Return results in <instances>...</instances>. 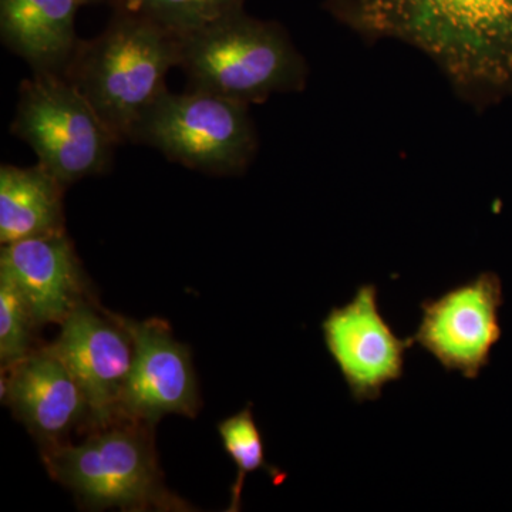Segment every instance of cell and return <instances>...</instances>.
<instances>
[{"mask_svg": "<svg viewBox=\"0 0 512 512\" xmlns=\"http://www.w3.org/2000/svg\"><path fill=\"white\" fill-rule=\"evenodd\" d=\"M222 444L238 468V476L231 488V504L228 511H238L241 504L242 488L248 474L258 470L268 471L275 484L285 480L284 471L268 464L265 458V444L261 430L252 414V407H245L241 412L222 420L218 424Z\"/></svg>", "mask_w": 512, "mask_h": 512, "instance_id": "16", "label": "cell"}, {"mask_svg": "<svg viewBox=\"0 0 512 512\" xmlns=\"http://www.w3.org/2000/svg\"><path fill=\"white\" fill-rule=\"evenodd\" d=\"M326 349L356 403L375 402L402 379L413 338L400 339L380 313L376 285L357 288L352 301L330 309L322 322Z\"/></svg>", "mask_w": 512, "mask_h": 512, "instance_id": "8", "label": "cell"}, {"mask_svg": "<svg viewBox=\"0 0 512 512\" xmlns=\"http://www.w3.org/2000/svg\"><path fill=\"white\" fill-rule=\"evenodd\" d=\"M79 6V0H0L3 45L35 73L64 74L80 45Z\"/></svg>", "mask_w": 512, "mask_h": 512, "instance_id": "13", "label": "cell"}, {"mask_svg": "<svg viewBox=\"0 0 512 512\" xmlns=\"http://www.w3.org/2000/svg\"><path fill=\"white\" fill-rule=\"evenodd\" d=\"M2 400L30 433L46 444L60 443L90 407L82 386L47 346L3 369Z\"/></svg>", "mask_w": 512, "mask_h": 512, "instance_id": "11", "label": "cell"}, {"mask_svg": "<svg viewBox=\"0 0 512 512\" xmlns=\"http://www.w3.org/2000/svg\"><path fill=\"white\" fill-rule=\"evenodd\" d=\"M109 315L126 329L134 346L120 419L156 426L167 414L197 416L200 393L190 349L174 338L170 326L158 319L137 322Z\"/></svg>", "mask_w": 512, "mask_h": 512, "instance_id": "9", "label": "cell"}, {"mask_svg": "<svg viewBox=\"0 0 512 512\" xmlns=\"http://www.w3.org/2000/svg\"><path fill=\"white\" fill-rule=\"evenodd\" d=\"M59 338L49 346L82 386L94 427L120 420V403L133 366L130 335L109 313L80 303L63 320Z\"/></svg>", "mask_w": 512, "mask_h": 512, "instance_id": "10", "label": "cell"}, {"mask_svg": "<svg viewBox=\"0 0 512 512\" xmlns=\"http://www.w3.org/2000/svg\"><path fill=\"white\" fill-rule=\"evenodd\" d=\"M503 285L493 272H483L437 299L421 302L414 345L430 353L447 372L477 379L490 363L501 339Z\"/></svg>", "mask_w": 512, "mask_h": 512, "instance_id": "7", "label": "cell"}, {"mask_svg": "<svg viewBox=\"0 0 512 512\" xmlns=\"http://www.w3.org/2000/svg\"><path fill=\"white\" fill-rule=\"evenodd\" d=\"M64 185L42 164L0 168V242L64 231Z\"/></svg>", "mask_w": 512, "mask_h": 512, "instance_id": "14", "label": "cell"}, {"mask_svg": "<svg viewBox=\"0 0 512 512\" xmlns=\"http://www.w3.org/2000/svg\"><path fill=\"white\" fill-rule=\"evenodd\" d=\"M325 8L363 39L419 50L474 106L512 93V0H326Z\"/></svg>", "mask_w": 512, "mask_h": 512, "instance_id": "1", "label": "cell"}, {"mask_svg": "<svg viewBox=\"0 0 512 512\" xmlns=\"http://www.w3.org/2000/svg\"><path fill=\"white\" fill-rule=\"evenodd\" d=\"M180 67L190 90L247 106L302 92L309 76L308 63L284 28L244 10L181 37Z\"/></svg>", "mask_w": 512, "mask_h": 512, "instance_id": "3", "label": "cell"}, {"mask_svg": "<svg viewBox=\"0 0 512 512\" xmlns=\"http://www.w3.org/2000/svg\"><path fill=\"white\" fill-rule=\"evenodd\" d=\"M12 133L69 187L109 168L120 143L63 74L40 72L20 86Z\"/></svg>", "mask_w": 512, "mask_h": 512, "instance_id": "6", "label": "cell"}, {"mask_svg": "<svg viewBox=\"0 0 512 512\" xmlns=\"http://www.w3.org/2000/svg\"><path fill=\"white\" fill-rule=\"evenodd\" d=\"M153 427L120 419L96 427L80 444L43 446L50 477L94 510L185 511L188 505L165 488L154 450Z\"/></svg>", "mask_w": 512, "mask_h": 512, "instance_id": "4", "label": "cell"}, {"mask_svg": "<svg viewBox=\"0 0 512 512\" xmlns=\"http://www.w3.org/2000/svg\"><path fill=\"white\" fill-rule=\"evenodd\" d=\"M130 140L214 175L244 173L258 150L247 104L198 90H165L138 120Z\"/></svg>", "mask_w": 512, "mask_h": 512, "instance_id": "5", "label": "cell"}, {"mask_svg": "<svg viewBox=\"0 0 512 512\" xmlns=\"http://www.w3.org/2000/svg\"><path fill=\"white\" fill-rule=\"evenodd\" d=\"M0 276L22 293L39 326L62 325L84 302L86 278L66 232L2 245Z\"/></svg>", "mask_w": 512, "mask_h": 512, "instance_id": "12", "label": "cell"}, {"mask_svg": "<svg viewBox=\"0 0 512 512\" xmlns=\"http://www.w3.org/2000/svg\"><path fill=\"white\" fill-rule=\"evenodd\" d=\"M247 0H116L120 12L134 13L184 37L244 10Z\"/></svg>", "mask_w": 512, "mask_h": 512, "instance_id": "15", "label": "cell"}, {"mask_svg": "<svg viewBox=\"0 0 512 512\" xmlns=\"http://www.w3.org/2000/svg\"><path fill=\"white\" fill-rule=\"evenodd\" d=\"M35 316L15 285L0 276V363L2 370L28 357L32 350Z\"/></svg>", "mask_w": 512, "mask_h": 512, "instance_id": "17", "label": "cell"}, {"mask_svg": "<svg viewBox=\"0 0 512 512\" xmlns=\"http://www.w3.org/2000/svg\"><path fill=\"white\" fill-rule=\"evenodd\" d=\"M80 5H89V3L100 2V0H79Z\"/></svg>", "mask_w": 512, "mask_h": 512, "instance_id": "18", "label": "cell"}, {"mask_svg": "<svg viewBox=\"0 0 512 512\" xmlns=\"http://www.w3.org/2000/svg\"><path fill=\"white\" fill-rule=\"evenodd\" d=\"M180 60V36L119 10L100 36L80 42L63 76L121 143L130 140L138 120L167 90L165 77Z\"/></svg>", "mask_w": 512, "mask_h": 512, "instance_id": "2", "label": "cell"}]
</instances>
